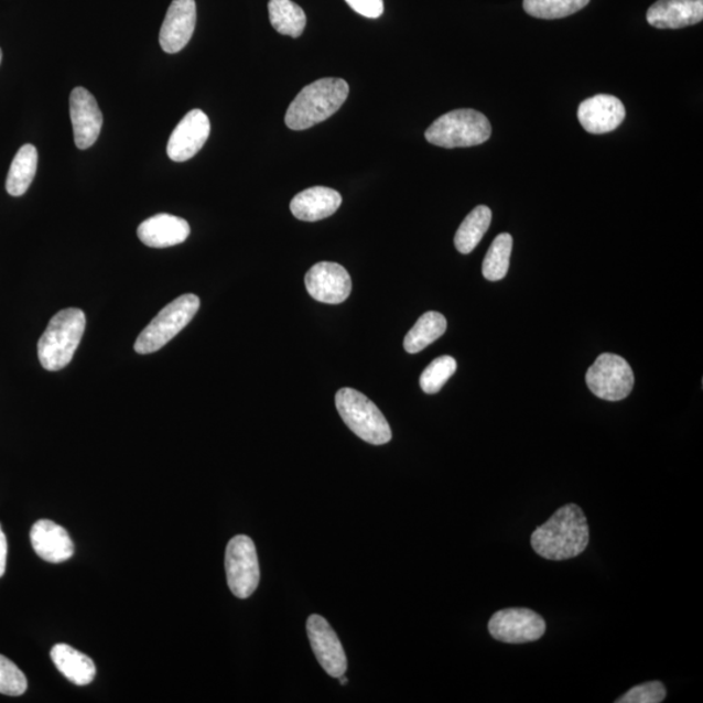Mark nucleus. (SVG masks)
I'll return each instance as SVG.
<instances>
[{"label": "nucleus", "mask_w": 703, "mask_h": 703, "mask_svg": "<svg viewBox=\"0 0 703 703\" xmlns=\"http://www.w3.org/2000/svg\"><path fill=\"white\" fill-rule=\"evenodd\" d=\"M590 523L577 505L559 508L551 518L538 527L530 543L538 555L552 562L570 561L590 544Z\"/></svg>", "instance_id": "1"}, {"label": "nucleus", "mask_w": 703, "mask_h": 703, "mask_svg": "<svg viewBox=\"0 0 703 703\" xmlns=\"http://www.w3.org/2000/svg\"><path fill=\"white\" fill-rule=\"evenodd\" d=\"M349 95L343 78H321L301 90L285 113V125L292 131H304L327 120L340 109Z\"/></svg>", "instance_id": "2"}, {"label": "nucleus", "mask_w": 703, "mask_h": 703, "mask_svg": "<svg viewBox=\"0 0 703 703\" xmlns=\"http://www.w3.org/2000/svg\"><path fill=\"white\" fill-rule=\"evenodd\" d=\"M85 326V314L76 307L55 314L39 342L42 368L48 371L66 368L80 346Z\"/></svg>", "instance_id": "3"}, {"label": "nucleus", "mask_w": 703, "mask_h": 703, "mask_svg": "<svg viewBox=\"0 0 703 703\" xmlns=\"http://www.w3.org/2000/svg\"><path fill=\"white\" fill-rule=\"evenodd\" d=\"M490 136L489 119L472 109L444 113L425 132L430 143L446 149L477 147L489 140Z\"/></svg>", "instance_id": "4"}, {"label": "nucleus", "mask_w": 703, "mask_h": 703, "mask_svg": "<svg viewBox=\"0 0 703 703\" xmlns=\"http://www.w3.org/2000/svg\"><path fill=\"white\" fill-rule=\"evenodd\" d=\"M335 404L346 425L363 441L375 446L391 441L389 422L364 393L354 389H342L336 393Z\"/></svg>", "instance_id": "5"}, {"label": "nucleus", "mask_w": 703, "mask_h": 703, "mask_svg": "<svg viewBox=\"0 0 703 703\" xmlns=\"http://www.w3.org/2000/svg\"><path fill=\"white\" fill-rule=\"evenodd\" d=\"M199 310L196 295H183L172 301L158 313L134 343V350L140 355L154 354L183 332Z\"/></svg>", "instance_id": "6"}, {"label": "nucleus", "mask_w": 703, "mask_h": 703, "mask_svg": "<svg viewBox=\"0 0 703 703\" xmlns=\"http://www.w3.org/2000/svg\"><path fill=\"white\" fill-rule=\"evenodd\" d=\"M226 573L235 597L249 598L260 584V564L252 538L236 536L227 544Z\"/></svg>", "instance_id": "7"}, {"label": "nucleus", "mask_w": 703, "mask_h": 703, "mask_svg": "<svg viewBox=\"0 0 703 703\" xmlns=\"http://www.w3.org/2000/svg\"><path fill=\"white\" fill-rule=\"evenodd\" d=\"M586 383L595 397L619 401L628 398L634 390V370L623 357L604 354L587 370Z\"/></svg>", "instance_id": "8"}, {"label": "nucleus", "mask_w": 703, "mask_h": 703, "mask_svg": "<svg viewBox=\"0 0 703 703\" xmlns=\"http://www.w3.org/2000/svg\"><path fill=\"white\" fill-rule=\"evenodd\" d=\"M489 632L495 640L505 643L534 642L547 634V623L532 609L506 608L493 615Z\"/></svg>", "instance_id": "9"}, {"label": "nucleus", "mask_w": 703, "mask_h": 703, "mask_svg": "<svg viewBox=\"0 0 703 703\" xmlns=\"http://www.w3.org/2000/svg\"><path fill=\"white\" fill-rule=\"evenodd\" d=\"M307 637L315 658L329 677L340 678L347 671V657L338 635L320 615H311L306 623Z\"/></svg>", "instance_id": "10"}, {"label": "nucleus", "mask_w": 703, "mask_h": 703, "mask_svg": "<svg viewBox=\"0 0 703 703\" xmlns=\"http://www.w3.org/2000/svg\"><path fill=\"white\" fill-rule=\"evenodd\" d=\"M69 113L76 147L86 150L95 145L104 125V115L95 96L82 86L72 90Z\"/></svg>", "instance_id": "11"}, {"label": "nucleus", "mask_w": 703, "mask_h": 703, "mask_svg": "<svg viewBox=\"0 0 703 703\" xmlns=\"http://www.w3.org/2000/svg\"><path fill=\"white\" fill-rule=\"evenodd\" d=\"M307 293L320 303L342 304L352 292L348 271L334 262H320L305 277Z\"/></svg>", "instance_id": "12"}, {"label": "nucleus", "mask_w": 703, "mask_h": 703, "mask_svg": "<svg viewBox=\"0 0 703 703\" xmlns=\"http://www.w3.org/2000/svg\"><path fill=\"white\" fill-rule=\"evenodd\" d=\"M210 120L203 110H192L176 126L167 143L171 161L185 162L204 148L210 136Z\"/></svg>", "instance_id": "13"}, {"label": "nucleus", "mask_w": 703, "mask_h": 703, "mask_svg": "<svg viewBox=\"0 0 703 703\" xmlns=\"http://www.w3.org/2000/svg\"><path fill=\"white\" fill-rule=\"evenodd\" d=\"M196 21L195 0H172L160 32L163 52L167 54L182 52L195 33Z\"/></svg>", "instance_id": "14"}, {"label": "nucleus", "mask_w": 703, "mask_h": 703, "mask_svg": "<svg viewBox=\"0 0 703 703\" xmlns=\"http://www.w3.org/2000/svg\"><path fill=\"white\" fill-rule=\"evenodd\" d=\"M626 107L614 96L599 95L580 105L577 117L586 132L604 134L615 131L626 119Z\"/></svg>", "instance_id": "15"}, {"label": "nucleus", "mask_w": 703, "mask_h": 703, "mask_svg": "<svg viewBox=\"0 0 703 703\" xmlns=\"http://www.w3.org/2000/svg\"><path fill=\"white\" fill-rule=\"evenodd\" d=\"M31 542L42 561L60 564L74 556L75 547L66 529L52 520H40L31 530Z\"/></svg>", "instance_id": "16"}, {"label": "nucleus", "mask_w": 703, "mask_h": 703, "mask_svg": "<svg viewBox=\"0 0 703 703\" xmlns=\"http://www.w3.org/2000/svg\"><path fill=\"white\" fill-rule=\"evenodd\" d=\"M648 23L658 29H681L701 23L703 0H658L647 14Z\"/></svg>", "instance_id": "17"}, {"label": "nucleus", "mask_w": 703, "mask_h": 703, "mask_svg": "<svg viewBox=\"0 0 703 703\" xmlns=\"http://www.w3.org/2000/svg\"><path fill=\"white\" fill-rule=\"evenodd\" d=\"M188 221L170 214H156L142 221L138 229L139 239L150 248H170L188 239Z\"/></svg>", "instance_id": "18"}, {"label": "nucleus", "mask_w": 703, "mask_h": 703, "mask_svg": "<svg viewBox=\"0 0 703 703\" xmlns=\"http://www.w3.org/2000/svg\"><path fill=\"white\" fill-rule=\"evenodd\" d=\"M342 201L340 193L326 186H313L293 197L291 212L300 220L317 221L338 212Z\"/></svg>", "instance_id": "19"}, {"label": "nucleus", "mask_w": 703, "mask_h": 703, "mask_svg": "<svg viewBox=\"0 0 703 703\" xmlns=\"http://www.w3.org/2000/svg\"><path fill=\"white\" fill-rule=\"evenodd\" d=\"M52 659L62 675L78 686L89 685L96 678V664L88 656L69 647L57 643L52 650Z\"/></svg>", "instance_id": "20"}, {"label": "nucleus", "mask_w": 703, "mask_h": 703, "mask_svg": "<svg viewBox=\"0 0 703 703\" xmlns=\"http://www.w3.org/2000/svg\"><path fill=\"white\" fill-rule=\"evenodd\" d=\"M39 167V152L32 143L21 147L14 155L6 181V190L12 197L25 195Z\"/></svg>", "instance_id": "21"}, {"label": "nucleus", "mask_w": 703, "mask_h": 703, "mask_svg": "<svg viewBox=\"0 0 703 703\" xmlns=\"http://www.w3.org/2000/svg\"><path fill=\"white\" fill-rule=\"evenodd\" d=\"M493 213L485 205L477 206L464 219L455 235V247L462 255H469L490 228Z\"/></svg>", "instance_id": "22"}, {"label": "nucleus", "mask_w": 703, "mask_h": 703, "mask_svg": "<svg viewBox=\"0 0 703 703\" xmlns=\"http://www.w3.org/2000/svg\"><path fill=\"white\" fill-rule=\"evenodd\" d=\"M447 321L444 315L436 312H428L422 315L404 339V349L414 355L425 349L430 344L440 339L446 333Z\"/></svg>", "instance_id": "23"}, {"label": "nucleus", "mask_w": 703, "mask_h": 703, "mask_svg": "<svg viewBox=\"0 0 703 703\" xmlns=\"http://www.w3.org/2000/svg\"><path fill=\"white\" fill-rule=\"evenodd\" d=\"M269 17L271 25L278 33L298 39L304 33L306 14L292 0H270Z\"/></svg>", "instance_id": "24"}, {"label": "nucleus", "mask_w": 703, "mask_h": 703, "mask_svg": "<svg viewBox=\"0 0 703 703\" xmlns=\"http://www.w3.org/2000/svg\"><path fill=\"white\" fill-rule=\"evenodd\" d=\"M513 239L509 234H500L495 238L483 264V274L490 282L501 281L509 269Z\"/></svg>", "instance_id": "25"}, {"label": "nucleus", "mask_w": 703, "mask_h": 703, "mask_svg": "<svg viewBox=\"0 0 703 703\" xmlns=\"http://www.w3.org/2000/svg\"><path fill=\"white\" fill-rule=\"evenodd\" d=\"M591 0H523V10L530 17L543 20L569 18L587 4Z\"/></svg>", "instance_id": "26"}, {"label": "nucleus", "mask_w": 703, "mask_h": 703, "mask_svg": "<svg viewBox=\"0 0 703 703\" xmlns=\"http://www.w3.org/2000/svg\"><path fill=\"white\" fill-rule=\"evenodd\" d=\"M457 364L454 357L442 356L423 370L420 378V386L423 392L433 394L440 392L447 380L455 375Z\"/></svg>", "instance_id": "27"}, {"label": "nucleus", "mask_w": 703, "mask_h": 703, "mask_svg": "<svg viewBox=\"0 0 703 703\" xmlns=\"http://www.w3.org/2000/svg\"><path fill=\"white\" fill-rule=\"evenodd\" d=\"M26 690L28 681L24 672L9 658L0 656V693L18 697Z\"/></svg>", "instance_id": "28"}, {"label": "nucleus", "mask_w": 703, "mask_h": 703, "mask_svg": "<svg viewBox=\"0 0 703 703\" xmlns=\"http://www.w3.org/2000/svg\"><path fill=\"white\" fill-rule=\"evenodd\" d=\"M666 695V686L661 681H649V683L634 686L623 697L616 700V703H659L664 701Z\"/></svg>", "instance_id": "29"}, {"label": "nucleus", "mask_w": 703, "mask_h": 703, "mask_svg": "<svg viewBox=\"0 0 703 703\" xmlns=\"http://www.w3.org/2000/svg\"><path fill=\"white\" fill-rule=\"evenodd\" d=\"M352 10L364 18L378 19L385 12L383 0H346Z\"/></svg>", "instance_id": "30"}, {"label": "nucleus", "mask_w": 703, "mask_h": 703, "mask_svg": "<svg viewBox=\"0 0 703 703\" xmlns=\"http://www.w3.org/2000/svg\"><path fill=\"white\" fill-rule=\"evenodd\" d=\"M7 551H9V548H7V538L2 526H0V577H3L6 573Z\"/></svg>", "instance_id": "31"}, {"label": "nucleus", "mask_w": 703, "mask_h": 703, "mask_svg": "<svg viewBox=\"0 0 703 703\" xmlns=\"http://www.w3.org/2000/svg\"><path fill=\"white\" fill-rule=\"evenodd\" d=\"M339 681H340L342 685H347V683H348V679L344 678V675L339 678Z\"/></svg>", "instance_id": "32"}, {"label": "nucleus", "mask_w": 703, "mask_h": 703, "mask_svg": "<svg viewBox=\"0 0 703 703\" xmlns=\"http://www.w3.org/2000/svg\"><path fill=\"white\" fill-rule=\"evenodd\" d=\"M3 61V53H2V48H0V64H2Z\"/></svg>", "instance_id": "33"}]
</instances>
